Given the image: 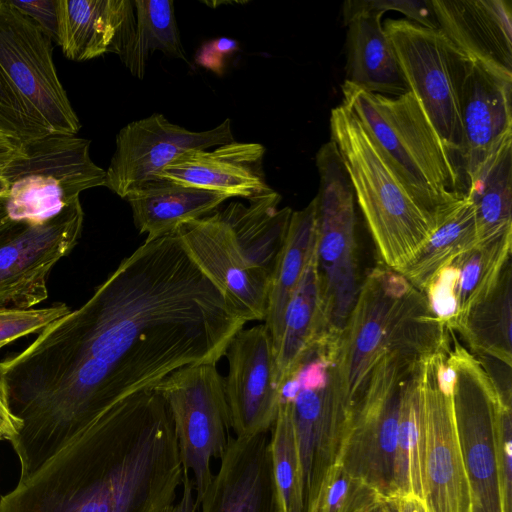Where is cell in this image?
I'll return each instance as SVG.
<instances>
[{
  "instance_id": "obj_18",
  "label": "cell",
  "mask_w": 512,
  "mask_h": 512,
  "mask_svg": "<svg viewBox=\"0 0 512 512\" xmlns=\"http://www.w3.org/2000/svg\"><path fill=\"white\" fill-rule=\"evenodd\" d=\"M174 233L239 317L246 322L265 320L271 281L250 265L218 209L180 225Z\"/></svg>"
},
{
  "instance_id": "obj_45",
  "label": "cell",
  "mask_w": 512,
  "mask_h": 512,
  "mask_svg": "<svg viewBox=\"0 0 512 512\" xmlns=\"http://www.w3.org/2000/svg\"><path fill=\"white\" fill-rule=\"evenodd\" d=\"M3 178L0 179V233L10 227L12 220L6 209L7 187Z\"/></svg>"
},
{
  "instance_id": "obj_47",
  "label": "cell",
  "mask_w": 512,
  "mask_h": 512,
  "mask_svg": "<svg viewBox=\"0 0 512 512\" xmlns=\"http://www.w3.org/2000/svg\"><path fill=\"white\" fill-rule=\"evenodd\" d=\"M383 502H384V501H383ZM381 503H382V502H381ZM381 503L376 504V505H374V506H372V507H370V508H368V509H366V510H363V511H361V512H380V506H381Z\"/></svg>"
},
{
  "instance_id": "obj_13",
  "label": "cell",
  "mask_w": 512,
  "mask_h": 512,
  "mask_svg": "<svg viewBox=\"0 0 512 512\" xmlns=\"http://www.w3.org/2000/svg\"><path fill=\"white\" fill-rule=\"evenodd\" d=\"M454 383L455 370L447 352L422 360L423 501L427 512H473L453 411Z\"/></svg>"
},
{
  "instance_id": "obj_27",
  "label": "cell",
  "mask_w": 512,
  "mask_h": 512,
  "mask_svg": "<svg viewBox=\"0 0 512 512\" xmlns=\"http://www.w3.org/2000/svg\"><path fill=\"white\" fill-rule=\"evenodd\" d=\"M316 246V201L291 214L286 238L270 283L264 320L276 355L289 299L296 288Z\"/></svg>"
},
{
  "instance_id": "obj_40",
  "label": "cell",
  "mask_w": 512,
  "mask_h": 512,
  "mask_svg": "<svg viewBox=\"0 0 512 512\" xmlns=\"http://www.w3.org/2000/svg\"><path fill=\"white\" fill-rule=\"evenodd\" d=\"M21 421L12 413L6 387L0 375V437L11 441L21 429Z\"/></svg>"
},
{
  "instance_id": "obj_2",
  "label": "cell",
  "mask_w": 512,
  "mask_h": 512,
  "mask_svg": "<svg viewBox=\"0 0 512 512\" xmlns=\"http://www.w3.org/2000/svg\"><path fill=\"white\" fill-rule=\"evenodd\" d=\"M184 467L155 389L120 400L0 500V512H163Z\"/></svg>"
},
{
  "instance_id": "obj_46",
  "label": "cell",
  "mask_w": 512,
  "mask_h": 512,
  "mask_svg": "<svg viewBox=\"0 0 512 512\" xmlns=\"http://www.w3.org/2000/svg\"><path fill=\"white\" fill-rule=\"evenodd\" d=\"M380 512H395L392 501H384L381 503Z\"/></svg>"
},
{
  "instance_id": "obj_32",
  "label": "cell",
  "mask_w": 512,
  "mask_h": 512,
  "mask_svg": "<svg viewBox=\"0 0 512 512\" xmlns=\"http://www.w3.org/2000/svg\"><path fill=\"white\" fill-rule=\"evenodd\" d=\"M135 31L120 58L132 75L143 79L154 51L187 61L171 0H133Z\"/></svg>"
},
{
  "instance_id": "obj_25",
  "label": "cell",
  "mask_w": 512,
  "mask_h": 512,
  "mask_svg": "<svg viewBox=\"0 0 512 512\" xmlns=\"http://www.w3.org/2000/svg\"><path fill=\"white\" fill-rule=\"evenodd\" d=\"M125 199L130 204L136 228L140 234H146L144 242H150L174 233L186 222L213 213L230 198L158 178Z\"/></svg>"
},
{
  "instance_id": "obj_4",
  "label": "cell",
  "mask_w": 512,
  "mask_h": 512,
  "mask_svg": "<svg viewBox=\"0 0 512 512\" xmlns=\"http://www.w3.org/2000/svg\"><path fill=\"white\" fill-rule=\"evenodd\" d=\"M343 104L361 121L401 183L438 225L465 195L456 159L408 91L391 97L344 82Z\"/></svg>"
},
{
  "instance_id": "obj_34",
  "label": "cell",
  "mask_w": 512,
  "mask_h": 512,
  "mask_svg": "<svg viewBox=\"0 0 512 512\" xmlns=\"http://www.w3.org/2000/svg\"><path fill=\"white\" fill-rule=\"evenodd\" d=\"M269 451L281 512H304L300 460L291 415V402L282 397L270 429Z\"/></svg>"
},
{
  "instance_id": "obj_38",
  "label": "cell",
  "mask_w": 512,
  "mask_h": 512,
  "mask_svg": "<svg viewBox=\"0 0 512 512\" xmlns=\"http://www.w3.org/2000/svg\"><path fill=\"white\" fill-rule=\"evenodd\" d=\"M395 10L408 20L422 26L439 29L431 0H350L343 5L344 19L359 11Z\"/></svg>"
},
{
  "instance_id": "obj_36",
  "label": "cell",
  "mask_w": 512,
  "mask_h": 512,
  "mask_svg": "<svg viewBox=\"0 0 512 512\" xmlns=\"http://www.w3.org/2000/svg\"><path fill=\"white\" fill-rule=\"evenodd\" d=\"M70 311V307L63 302L43 308L0 309V349L23 336L39 334Z\"/></svg>"
},
{
  "instance_id": "obj_14",
  "label": "cell",
  "mask_w": 512,
  "mask_h": 512,
  "mask_svg": "<svg viewBox=\"0 0 512 512\" xmlns=\"http://www.w3.org/2000/svg\"><path fill=\"white\" fill-rule=\"evenodd\" d=\"M453 340L447 353L455 370L453 411L473 512H503L495 448V416L502 401L476 356Z\"/></svg>"
},
{
  "instance_id": "obj_5",
  "label": "cell",
  "mask_w": 512,
  "mask_h": 512,
  "mask_svg": "<svg viewBox=\"0 0 512 512\" xmlns=\"http://www.w3.org/2000/svg\"><path fill=\"white\" fill-rule=\"evenodd\" d=\"M80 129L57 73L53 41L10 0H0V132L26 145Z\"/></svg>"
},
{
  "instance_id": "obj_20",
  "label": "cell",
  "mask_w": 512,
  "mask_h": 512,
  "mask_svg": "<svg viewBox=\"0 0 512 512\" xmlns=\"http://www.w3.org/2000/svg\"><path fill=\"white\" fill-rule=\"evenodd\" d=\"M439 29L472 63L512 82L510 0H431Z\"/></svg>"
},
{
  "instance_id": "obj_39",
  "label": "cell",
  "mask_w": 512,
  "mask_h": 512,
  "mask_svg": "<svg viewBox=\"0 0 512 512\" xmlns=\"http://www.w3.org/2000/svg\"><path fill=\"white\" fill-rule=\"evenodd\" d=\"M10 1L57 43V0Z\"/></svg>"
},
{
  "instance_id": "obj_42",
  "label": "cell",
  "mask_w": 512,
  "mask_h": 512,
  "mask_svg": "<svg viewBox=\"0 0 512 512\" xmlns=\"http://www.w3.org/2000/svg\"><path fill=\"white\" fill-rule=\"evenodd\" d=\"M25 155L24 145L0 132V178L15 161L24 158Z\"/></svg>"
},
{
  "instance_id": "obj_35",
  "label": "cell",
  "mask_w": 512,
  "mask_h": 512,
  "mask_svg": "<svg viewBox=\"0 0 512 512\" xmlns=\"http://www.w3.org/2000/svg\"><path fill=\"white\" fill-rule=\"evenodd\" d=\"M383 501L374 487L336 463L323 479L315 512H361Z\"/></svg>"
},
{
  "instance_id": "obj_21",
  "label": "cell",
  "mask_w": 512,
  "mask_h": 512,
  "mask_svg": "<svg viewBox=\"0 0 512 512\" xmlns=\"http://www.w3.org/2000/svg\"><path fill=\"white\" fill-rule=\"evenodd\" d=\"M199 507L200 512H281L268 433L230 437Z\"/></svg>"
},
{
  "instance_id": "obj_29",
  "label": "cell",
  "mask_w": 512,
  "mask_h": 512,
  "mask_svg": "<svg viewBox=\"0 0 512 512\" xmlns=\"http://www.w3.org/2000/svg\"><path fill=\"white\" fill-rule=\"evenodd\" d=\"M478 242L474 207L465 194L414 257L397 272L423 292L444 265Z\"/></svg>"
},
{
  "instance_id": "obj_15",
  "label": "cell",
  "mask_w": 512,
  "mask_h": 512,
  "mask_svg": "<svg viewBox=\"0 0 512 512\" xmlns=\"http://www.w3.org/2000/svg\"><path fill=\"white\" fill-rule=\"evenodd\" d=\"M80 199L42 222L15 221L0 233V309H29L48 297L53 266L77 244Z\"/></svg>"
},
{
  "instance_id": "obj_1",
  "label": "cell",
  "mask_w": 512,
  "mask_h": 512,
  "mask_svg": "<svg viewBox=\"0 0 512 512\" xmlns=\"http://www.w3.org/2000/svg\"><path fill=\"white\" fill-rule=\"evenodd\" d=\"M246 323L180 238L144 242L79 308L0 361L25 481L108 408L175 370L217 363Z\"/></svg>"
},
{
  "instance_id": "obj_33",
  "label": "cell",
  "mask_w": 512,
  "mask_h": 512,
  "mask_svg": "<svg viewBox=\"0 0 512 512\" xmlns=\"http://www.w3.org/2000/svg\"><path fill=\"white\" fill-rule=\"evenodd\" d=\"M512 229L478 242L452 260L458 268L459 314L481 300L495 285L506 262L511 258Z\"/></svg>"
},
{
  "instance_id": "obj_10",
  "label": "cell",
  "mask_w": 512,
  "mask_h": 512,
  "mask_svg": "<svg viewBox=\"0 0 512 512\" xmlns=\"http://www.w3.org/2000/svg\"><path fill=\"white\" fill-rule=\"evenodd\" d=\"M383 27L409 91L460 168V101L471 62L440 29L408 19H387Z\"/></svg>"
},
{
  "instance_id": "obj_48",
  "label": "cell",
  "mask_w": 512,
  "mask_h": 512,
  "mask_svg": "<svg viewBox=\"0 0 512 512\" xmlns=\"http://www.w3.org/2000/svg\"><path fill=\"white\" fill-rule=\"evenodd\" d=\"M0 440H2L1 437H0Z\"/></svg>"
},
{
  "instance_id": "obj_41",
  "label": "cell",
  "mask_w": 512,
  "mask_h": 512,
  "mask_svg": "<svg viewBox=\"0 0 512 512\" xmlns=\"http://www.w3.org/2000/svg\"><path fill=\"white\" fill-rule=\"evenodd\" d=\"M214 49L217 51L216 53L211 48L210 44H206L199 51L201 54L205 55H214L213 58L205 65V67L219 72L221 71V66L223 64V57L231 52L235 51L238 47L237 41L229 38H219L215 41H211Z\"/></svg>"
},
{
  "instance_id": "obj_44",
  "label": "cell",
  "mask_w": 512,
  "mask_h": 512,
  "mask_svg": "<svg viewBox=\"0 0 512 512\" xmlns=\"http://www.w3.org/2000/svg\"><path fill=\"white\" fill-rule=\"evenodd\" d=\"M392 502L395 512H427L424 501L416 496H399Z\"/></svg>"
},
{
  "instance_id": "obj_8",
  "label": "cell",
  "mask_w": 512,
  "mask_h": 512,
  "mask_svg": "<svg viewBox=\"0 0 512 512\" xmlns=\"http://www.w3.org/2000/svg\"><path fill=\"white\" fill-rule=\"evenodd\" d=\"M423 358L399 351L383 355L349 409L337 463L392 501L394 459L403 390Z\"/></svg>"
},
{
  "instance_id": "obj_26",
  "label": "cell",
  "mask_w": 512,
  "mask_h": 512,
  "mask_svg": "<svg viewBox=\"0 0 512 512\" xmlns=\"http://www.w3.org/2000/svg\"><path fill=\"white\" fill-rule=\"evenodd\" d=\"M320 345H325V333L315 246L285 310L282 336L275 355L277 382L281 389L306 355Z\"/></svg>"
},
{
  "instance_id": "obj_23",
  "label": "cell",
  "mask_w": 512,
  "mask_h": 512,
  "mask_svg": "<svg viewBox=\"0 0 512 512\" xmlns=\"http://www.w3.org/2000/svg\"><path fill=\"white\" fill-rule=\"evenodd\" d=\"M134 12L131 0H57V45L76 62L120 57L135 31Z\"/></svg>"
},
{
  "instance_id": "obj_9",
  "label": "cell",
  "mask_w": 512,
  "mask_h": 512,
  "mask_svg": "<svg viewBox=\"0 0 512 512\" xmlns=\"http://www.w3.org/2000/svg\"><path fill=\"white\" fill-rule=\"evenodd\" d=\"M290 400L301 466L304 512H315L327 471L337 463L350 404L327 346L315 347L282 386Z\"/></svg>"
},
{
  "instance_id": "obj_43",
  "label": "cell",
  "mask_w": 512,
  "mask_h": 512,
  "mask_svg": "<svg viewBox=\"0 0 512 512\" xmlns=\"http://www.w3.org/2000/svg\"><path fill=\"white\" fill-rule=\"evenodd\" d=\"M181 487L180 499L169 505L163 512H197L199 504L196 501L190 473L185 468Z\"/></svg>"
},
{
  "instance_id": "obj_3",
  "label": "cell",
  "mask_w": 512,
  "mask_h": 512,
  "mask_svg": "<svg viewBox=\"0 0 512 512\" xmlns=\"http://www.w3.org/2000/svg\"><path fill=\"white\" fill-rule=\"evenodd\" d=\"M450 332L435 319L422 291L396 270L374 267L335 346L334 364L350 406L383 355L399 351L425 358L446 352Z\"/></svg>"
},
{
  "instance_id": "obj_16",
  "label": "cell",
  "mask_w": 512,
  "mask_h": 512,
  "mask_svg": "<svg viewBox=\"0 0 512 512\" xmlns=\"http://www.w3.org/2000/svg\"><path fill=\"white\" fill-rule=\"evenodd\" d=\"M233 141L228 118L213 129L195 132L153 113L119 131L115 152L105 170L104 186L125 199L145 183L156 180V174L179 155Z\"/></svg>"
},
{
  "instance_id": "obj_22",
  "label": "cell",
  "mask_w": 512,
  "mask_h": 512,
  "mask_svg": "<svg viewBox=\"0 0 512 512\" xmlns=\"http://www.w3.org/2000/svg\"><path fill=\"white\" fill-rule=\"evenodd\" d=\"M264 154L259 143L236 141L211 151L191 150L161 169L156 179L248 200L270 189L263 171Z\"/></svg>"
},
{
  "instance_id": "obj_37",
  "label": "cell",
  "mask_w": 512,
  "mask_h": 512,
  "mask_svg": "<svg viewBox=\"0 0 512 512\" xmlns=\"http://www.w3.org/2000/svg\"><path fill=\"white\" fill-rule=\"evenodd\" d=\"M512 414L501 402L495 416V448L503 512H512Z\"/></svg>"
},
{
  "instance_id": "obj_7",
  "label": "cell",
  "mask_w": 512,
  "mask_h": 512,
  "mask_svg": "<svg viewBox=\"0 0 512 512\" xmlns=\"http://www.w3.org/2000/svg\"><path fill=\"white\" fill-rule=\"evenodd\" d=\"M316 264L325 343L336 342L356 301L358 275L353 189L332 141L316 154Z\"/></svg>"
},
{
  "instance_id": "obj_24",
  "label": "cell",
  "mask_w": 512,
  "mask_h": 512,
  "mask_svg": "<svg viewBox=\"0 0 512 512\" xmlns=\"http://www.w3.org/2000/svg\"><path fill=\"white\" fill-rule=\"evenodd\" d=\"M383 11H359L347 25L345 81L370 93L396 97L409 91L382 23Z\"/></svg>"
},
{
  "instance_id": "obj_17",
  "label": "cell",
  "mask_w": 512,
  "mask_h": 512,
  "mask_svg": "<svg viewBox=\"0 0 512 512\" xmlns=\"http://www.w3.org/2000/svg\"><path fill=\"white\" fill-rule=\"evenodd\" d=\"M224 378L230 429L235 437L268 433L276 419L281 388L272 337L265 324L240 329L229 341Z\"/></svg>"
},
{
  "instance_id": "obj_11",
  "label": "cell",
  "mask_w": 512,
  "mask_h": 512,
  "mask_svg": "<svg viewBox=\"0 0 512 512\" xmlns=\"http://www.w3.org/2000/svg\"><path fill=\"white\" fill-rule=\"evenodd\" d=\"M26 155L4 174L6 209L14 221L42 222L76 200L80 193L104 186L105 170L90 156V141L53 134L24 145Z\"/></svg>"
},
{
  "instance_id": "obj_6",
  "label": "cell",
  "mask_w": 512,
  "mask_h": 512,
  "mask_svg": "<svg viewBox=\"0 0 512 512\" xmlns=\"http://www.w3.org/2000/svg\"><path fill=\"white\" fill-rule=\"evenodd\" d=\"M330 141L383 264L400 270L439 226L409 195L361 121L343 103L331 110Z\"/></svg>"
},
{
  "instance_id": "obj_31",
  "label": "cell",
  "mask_w": 512,
  "mask_h": 512,
  "mask_svg": "<svg viewBox=\"0 0 512 512\" xmlns=\"http://www.w3.org/2000/svg\"><path fill=\"white\" fill-rule=\"evenodd\" d=\"M465 194L474 207L479 242L512 229V141L483 165Z\"/></svg>"
},
{
  "instance_id": "obj_28",
  "label": "cell",
  "mask_w": 512,
  "mask_h": 512,
  "mask_svg": "<svg viewBox=\"0 0 512 512\" xmlns=\"http://www.w3.org/2000/svg\"><path fill=\"white\" fill-rule=\"evenodd\" d=\"M512 265L507 260L493 288L457 321V331L477 356L512 365Z\"/></svg>"
},
{
  "instance_id": "obj_19",
  "label": "cell",
  "mask_w": 512,
  "mask_h": 512,
  "mask_svg": "<svg viewBox=\"0 0 512 512\" xmlns=\"http://www.w3.org/2000/svg\"><path fill=\"white\" fill-rule=\"evenodd\" d=\"M511 101V81L470 63L460 101V168L465 193L483 165L512 141Z\"/></svg>"
},
{
  "instance_id": "obj_12",
  "label": "cell",
  "mask_w": 512,
  "mask_h": 512,
  "mask_svg": "<svg viewBox=\"0 0 512 512\" xmlns=\"http://www.w3.org/2000/svg\"><path fill=\"white\" fill-rule=\"evenodd\" d=\"M154 388L168 404L180 460L192 473L199 504L214 475L211 461L222 458L231 437L224 377L215 363L192 364Z\"/></svg>"
},
{
  "instance_id": "obj_30",
  "label": "cell",
  "mask_w": 512,
  "mask_h": 512,
  "mask_svg": "<svg viewBox=\"0 0 512 512\" xmlns=\"http://www.w3.org/2000/svg\"><path fill=\"white\" fill-rule=\"evenodd\" d=\"M423 359L419 361L413 370L402 394L394 459L395 498L399 496H416L423 500L425 452L421 402V368Z\"/></svg>"
}]
</instances>
